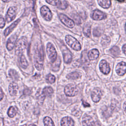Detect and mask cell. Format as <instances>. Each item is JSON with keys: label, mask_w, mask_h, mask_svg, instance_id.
<instances>
[{"label": "cell", "mask_w": 126, "mask_h": 126, "mask_svg": "<svg viewBox=\"0 0 126 126\" xmlns=\"http://www.w3.org/2000/svg\"><path fill=\"white\" fill-rule=\"evenodd\" d=\"M72 17H73V19H74L75 22L76 23H77L78 24H79L81 22V20L80 19V17L78 15H74V16H72Z\"/></svg>", "instance_id": "obj_34"}, {"label": "cell", "mask_w": 126, "mask_h": 126, "mask_svg": "<svg viewBox=\"0 0 126 126\" xmlns=\"http://www.w3.org/2000/svg\"><path fill=\"white\" fill-rule=\"evenodd\" d=\"M101 91L99 89H94L91 93V97L93 101L94 102H98L101 98Z\"/></svg>", "instance_id": "obj_11"}, {"label": "cell", "mask_w": 126, "mask_h": 126, "mask_svg": "<svg viewBox=\"0 0 126 126\" xmlns=\"http://www.w3.org/2000/svg\"><path fill=\"white\" fill-rule=\"evenodd\" d=\"M44 126H55L52 120L49 117H45L43 119Z\"/></svg>", "instance_id": "obj_26"}, {"label": "cell", "mask_w": 126, "mask_h": 126, "mask_svg": "<svg viewBox=\"0 0 126 126\" xmlns=\"http://www.w3.org/2000/svg\"><path fill=\"white\" fill-rule=\"evenodd\" d=\"M19 63L21 67L23 68H26L28 66V62L25 57L23 55H21L20 56Z\"/></svg>", "instance_id": "obj_20"}, {"label": "cell", "mask_w": 126, "mask_h": 126, "mask_svg": "<svg viewBox=\"0 0 126 126\" xmlns=\"http://www.w3.org/2000/svg\"><path fill=\"white\" fill-rule=\"evenodd\" d=\"M17 36L16 34L11 35L8 39L7 42L6 47L9 51L11 50L14 47L15 42L17 40Z\"/></svg>", "instance_id": "obj_15"}, {"label": "cell", "mask_w": 126, "mask_h": 126, "mask_svg": "<svg viewBox=\"0 0 126 126\" xmlns=\"http://www.w3.org/2000/svg\"><path fill=\"white\" fill-rule=\"evenodd\" d=\"M99 68L100 71L104 74H108L110 70L109 64L106 61L103 60L99 63Z\"/></svg>", "instance_id": "obj_13"}, {"label": "cell", "mask_w": 126, "mask_h": 126, "mask_svg": "<svg viewBox=\"0 0 126 126\" xmlns=\"http://www.w3.org/2000/svg\"><path fill=\"white\" fill-rule=\"evenodd\" d=\"M27 45V39L26 37H21L16 42L15 46V52L17 55H21L23 51L26 48Z\"/></svg>", "instance_id": "obj_2"}, {"label": "cell", "mask_w": 126, "mask_h": 126, "mask_svg": "<svg viewBox=\"0 0 126 126\" xmlns=\"http://www.w3.org/2000/svg\"><path fill=\"white\" fill-rule=\"evenodd\" d=\"M20 21V19H18L16 21H15L14 23H13L11 25H10L7 28H6L4 32V34L5 36L8 35L16 27L18 23Z\"/></svg>", "instance_id": "obj_18"}, {"label": "cell", "mask_w": 126, "mask_h": 126, "mask_svg": "<svg viewBox=\"0 0 126 126\" xmlns=\"http://www.w3.org/2000/svg\"><path fill=\"white\" fill-rule=\"evenodd\" d=\"M5 25V20L2 16L0 15V28H2Z\"/></svg>", "instance_id": "obj_33"}, {"label": "cell", "mask_w": 126, "mask_h": 126, "mask_svg": "<svg viewBox=\"0 0 126 126\" xmlns=\"http://www.w3.org/2000/svg\"><path fill=\"white\" fill-rule=\"evenodd\" d=\"M46 2L49 3V4L54 5H56L57 4V2L58 0H46Z\"/></svg>", "instance_id": "obj_35"}, {"label": "cell", "mask_w": 126, "mask_h": 126, "mask_svg": "<svg viewBox=\"0 0 126 126\" xmlns=\"http://www.w3.org/2000/svg\"><path fill=\"white\" fill-rule=\"evenodd\" d=\"M9 75L13 79H17L18 78V75L17 72L14 69H10L8 72Z\"/></svg>", "instance_id": "obj_30"}, {"label": "cell", "mask_w": 126, "mask_h": 126, "mask_svg": "<svg viewBox=\"0 0 126 126\" xmlns=\"http://www.w3.org/2000/svg\"><path fill=\"white\" fill-rule=\"evenodd\" d=\"M65 41L67 44L73 49L76 51H80L81 46L79 41L71 35H68L65 36Z\"/></svg>", "instance_id": "obj_3"}, {"label": "cell", "mask_w": 126, "mask_h": 126, "mask_svg": "<svg viewBox=\"0 0 126 126\" xmlns=\"http://www.w3.org/2000/svg\"><path fill=\"white\" fill-rule=\"evenodd\" d=\"M3 93H2V92L1 90V89L0 88V100L1 99H2V98H3Z\"/></svg>", "instance_id": "obj_38"}, {"label": "cell", "mask_w": 126, "mask_h": 126, "mask_svg": "<svg viewBox=\"0 0 126 126\" xmlns=\"http://www.w3.org/2000/svg\"><path fill=\"white\" fill-rule=\"evenodd\" d=\"M116 70L117 73L119 75H123L126 73V63L124 62H121L116 66Z\"/></svg>", "instance_id": "obj_14"}, {"label": "cell", "mask_w": 126, "mask_h": 126, "mask_svg": "<svg viewBox=\"0 0 126 126\" xmlns=\"http://www.w3.org/2000/svg\"><path fill=\"white\" fill-rule=\"evenodd\" d=\"M81 73L78 71H74L69 73L66 77L69 79H76L81 77Z\"/></svg>", "instance_id": "obj_21"}, {"label": "cell", "mask_w": 126, "mask_h": 126, "mask_svg": "<svg viewBox=\"0 0 126 126\" xmlns=\"http://www.w3.org/2000/svg\"><path fill=\"white\" fill-rule=\"evenodd\" d=\"M47 53L48 57L52 63H54L57 58V53L55 47L51 43H48L47 45Z\"/></svg>", "instance_id": "obj_4"}, {"label": "cell", "mask_w": 126, "mask_h": 126, "mask_svg": "<svg viewBox=\"0 0 126 126\" xmlns=\"http://www.w3.org/2000/svg\"><path fill=\"white\" fill-rule=\"evenodd\" d=\"M44 55L42 48L40 45H37L34 51V62L35 67L37 70H40L43 67Z\"/></svg>", "instance_id": "obj_1"}, {"label": "cell", "mask_w": 126, "mask_h": 126, "mask_svg": "<svg viewBox=\"0 0 126 126\" xmlns=\"http://www.w3.org/2000/svg\"><path fill=\"white\" fill-rule=\"evenodd\" d=\"M111 54L114 56H118L120 54V50L117 46H113L112 47L110 50Z\"/></svg>", "instance_id": "obj_27"}, {"label": "cell", "mask_w": 126, "mask_h": 126, "mask_svg": "<svg viewBox=\"0 0 126 126\" xmlns=\"http://www.w3.org/2000/svg\"><path fill=\"white\" fill-rule=\"evenodd\" d=\"M124 109L125 111L126 112V102H125L124 103Z\"/></svg>", "instance_id": "obj_39"}, {"label": "cell", "mask_w": 126, "mask_h": 126, "mask_svg": "<svg viewBox=\"0 0 126 126\" xmlns=\"http://www.w3.org/2000/svg\"><path fill=\"white\" fill-rule=\"evenodd\" d=\"M53 93V90L51 87H46L44 88L42 92V94L45 97L46 96H50Z\"/></svg>", "instance_id": "obj_22"}, {"label": "cell", "mask_w": 126, "mask_h": 126, "mask_svg": "<svg viewBox=\"0 0 126 126\" xmlns=\"http://www.w3.org/2000/svg\"><path fill=\"white\" fill-rule=\"evenodd\" d=\"M106 17V14L98 9H95L93 11L92 14V18L94 20H100L105 19Z\"/></svg>", "instance_id": "obj_10"}, {"label": "cell", "mask_w": 126, "mask_h": 126, "mask_svg": "<svg viewBox=\"0 0 126 126\" xmlns=\"http://www.w3.org/2000/svg\"><path fill=\"white\" fill-rule=\"evenodd\" d=\"M46 81L49 83H53L55 81V77L51 74H49L46 76Z\"/></svg>", "instance_id": "obj_32"}, {"label": "cell", "mask_w": 126, "mask_h": 126, "mask_svg": "<svg viewBox=\"0 0 126 126\" xmlns=\"http://www.w3.org/2000/svg\"><path fill=\"white\" fill-rule=\"evenodd\" d=\"M122 50H123L124 53H125V54L126 55V44H125V45L123 46Z\"/></svg>", "instance_id": "obj_37"}, {"label": "cell", "mask_w": 126, "mask_h": 126, "mask_svg": "<svg viewBox=\"0 0 126 126\" xmlns=\"http://www.w3.org/2000/svg\"><path fill=\"white\" fill-rule=\"evenodd\" d=\"M78 93V90L76 86L73 84L66 85L64 88V93L67 96H73L76 95Z\"/></svg>", "instance_id": "obj_5"}, {"label": "cell", "mask_w": 126, "mask_h": 126, "mask_svg": "<svg viewBox=\"0 0 126 126\" xmlns=\"http://www.w3.org/2000/svg\"><path fill=\"white\" fill-rule=\"evenodd\" d=\"M41 14L47 21H50L52 19V13L50 9L46 6H43L40 9Z\"/></svg>", "instance_id": "obj_9"}, {"label": "cell", "mask_w": 126, "mask_h": 126, "mask_svg": "<svg viewBox=\"0 0 126 126\" xmlns=\"http://www.w3.org/2000/svg\"><path fill=\"white\" fill-rule=\"evenodd\" d=\"M57 5L59 9H65L68 6V3L65 0H58Z\"/></svg>", "instance_id": "obj_23"}, {"label": "cell", "mask_w": 126, "mask_h": 126, "mask_svg": "<svg viewBox=\"0 0 126 126\" xmlns=\"http://www.w3.org/2000/svg\"><path fill=\"white\" fill-rule=\"evenodd\" d=\"M110 39L109 37H108V36L104 35L101 38V43L103 46H107L110 43Z\"/></svg>", "instance_id": "obj_29"}, {"label": "cell", "mask_w": 126, "mask_h": 126, "mask_svg": "<svg viewBox=\"0 0 126 126\" xmlns=\"http://www.w3.org/2000/svg\"><path fill=\"white\" fill-rule=\"evenodd\" d=\"M103 32V31L100 28H96L94 30L93 34L95 36H100Z\"/></svg>", "instance_id": "obj_31"}, {"label": "cell", "mask_w": 126, "mask_h": 126, "mask_svg": "<svg viewBox=\"0 0 126 126\" xmlns=\"http://www.w3.org/2000/svg\"><path fill=\"white\" fill-rule=\"evenodd\" d=\"M83 32L85 35L87 37H90L91 35V26L89 24L84 25L83 28Z\"/></svg>", "instance_id": "obj_25"}, {"label": "cell", "mask_w": 126, "mask_h": 126, "mask_svg": "<svg viewBox=\"0 0 126 126\" xmlns=\"http://www.w3.org/2000/svg\"><path fill=\"white\" fill-rule=\"evenodd\" d=\"M62 126H74V122L72 118L69 117H63L61 120Z\"/></svg>", "instance_id": "obj_16"}, {"label": "cell", "mask_w": 126, "mask_h": 126, "mask_svg": "<svg viewBox=\"0 0 126 126\" xmlns=\"http://www.w3.org/2000/svg\"><path fill=\"white\" fill-rule=\"evenodd\" d=\"M16 113H17V111L15 107L13 106H11L8 110L7 114L9 117L12 118V117H14L16 115Z\"/></svg>", "instance_id": "obj_28"}, {"label": "cell", "mask_w": 126, "mask_h": 126, "mask_svg": "<svg viewBox=\"0 0 126 126\" xmlns=\"http://www.w3.org/2000/svg\"><path fill=\"white\" fill-rule=\"evenodd\" d=\"M98 2L99 4L103 8H108L110 7L111 5V1L108 0H98Z\"/></svg>", "instance_id": "obj_24"}, {"label": "cell", "mask_w": 126, "mask_h": 126, "mask_svg": "<svg viewBox=\"0 0 126 126\" xmlns=\"http://www.w3.org/2000/svg\"><path fill=\"white\" fill-rule=\"evenodd\" d=\"M125 31H126V23L125 24Z\"/></svg>", "instance_id": "obj_41"}, {"label": "cell", "mask_w": 126, "mask_h": 126, "mask_svg": "<svg viewBox=\"0 0 126 126\" xmlns=\"http://www.w3.org/2000/svg\"><path fill=\"white\" fill-rule=\"evenodd\" d=\"M98 56L99 52L96 49L91 50L88 53V58L90 60H94L97 59Z\"/></svg>", "instance_id": "obj_19"}, {"label": "cell", "mask_w": 126, "mask_h": 126, "mask_svg": "<svg viewBox=\"0 0 126 126\" xmlns=\"http://www.w3.org/2000/svg\"><path fill=\"white\" fill-rule=\"evenodd\" d=\"M16 16V8L11 7L9 8L7 12L6 19L7 22H10L14 19Z\"/></svg>", "instance_id": "obj_12"}, {"label": "cell", "mask_w": 126, "mask_h": 126, "mask_svg": "<svg viewBox=\"0 0 126 126\" xmlns=\"http://www.w3.org/2000/svg\"><path fill=\"white\" fill-rule=\"evenodd\" d=\"M59 18L61 22L67 27L72 28L74 27L75 25L74 22L65 15L63 14H60L59 15Z\"/></svg>", "instance_id": "obj_8"}, {"label": "cell", "mask_w": 126, "mask_h": 126, "mask_svg": "<svg viewBox=\"0 0 126 126\" xmlns=\"http://www.w3.org/2000/svg\"><path fill=\"white\" fill-rule=\"evenodd\" d=\"M62 53L63 55V58L64 61L65 63H70L72 59V55L70 51L67 48L66 46L63 45L61 48Z\"/></svg>", "instance_id": "obj_7"}, {"label": "cell", "mask_w": 126, "mask_h": 126, "mask_svg": "<svg viewBox=\"0 0 126 126\" xmlns=\"http://www.w3.org/2000/svg\"><path fill=\"white\" fill-rule=\"evenodd\" d=\"M82 103H83V105H84V106L85 107H89V106H90L89 103H87L86 102H85V101H83V100H82Z\"/></svg>", "instance_id": "obj_36"}, {"label": "cell", "mask_w": 126, "mask_h": 126, "mask_svg": "<svg viewBox=\"0 0 126 126\" xmlns=\"http://www.w3.org/2000/svg\"><path fill=\"white\" fill-rule=\"evenodd\" d=\"M29 126H36L35 125H32H32H30Z\"/></svg>", "instance_id": "obj_40"}, {"label": "cell", "mask_w": 126, "mask_h": 126, "mask_svg": "<svg viewBox=\"0 0 126 126\" xmlns=\"http://www.w3.org/2000/svg\"><path fill=\"white\" fill-rule=\"evenodd\" d=\"M18 89V87L16 83L14 82H12L10 84L9 86L8 90H9V94L11 95L12 96L15 95L17 93Z\"/></svg>", "instance_id": "obj_17"}, {"label": "cell", "mask_w": 126, "mask_h": 126, "mask_svg": "<svg viewBox=\"0 0 126 126\" xmlns=\"http://www.w3.org/2000/svg\"><path fill=\"white\" fill-rule=\"evenodd\" d=\"M82 124L83 126H100L99 123L94 121L91 116L88 115H85L83 117Z\"/></svg>", "instance_id": "obj_6"}]
</instances>
